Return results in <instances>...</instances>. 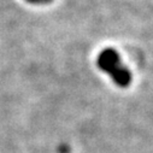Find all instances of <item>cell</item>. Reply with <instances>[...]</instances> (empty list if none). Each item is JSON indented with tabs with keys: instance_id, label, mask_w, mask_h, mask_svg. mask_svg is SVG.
I'll return each instance as SVG.
<instances>
[{
	"instance_id": "1",
	"label": "cell",
	"mask_w": 153,
	"mask_h": 153,
	"mask_svg": "<svg viewBox=\"0 0 153 153\" xmlns=\"http://www.w3.org/2000/svg\"><path fill=\"white\" fill-rule=\"evenodd\" d=\"M97 64L100 70L110 75L118 87H128L131 82V74L130 71L123 65L120 54L113 48H105L102 50L97 59Z\"/></svg>"
},
{
	"instance_id": "2",
	"label": "cell",
	"mask_w": 153,
	"mask_h": 153,
	"mask_svg": "<svg viewBox=\"0 0 153 153\" xmlns=\"http://www.w3.org/2000/svg\"><path fill=\"white\" fill-rule=\"evenodd\" d=\"M30 4H36V5H42V4H48L52 0H27Z\"/></svg>"
}]
</instances>
